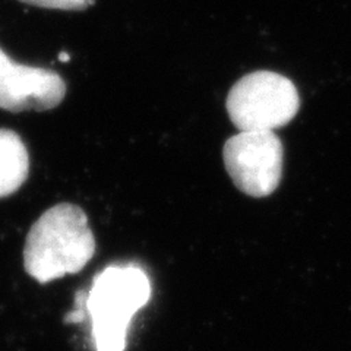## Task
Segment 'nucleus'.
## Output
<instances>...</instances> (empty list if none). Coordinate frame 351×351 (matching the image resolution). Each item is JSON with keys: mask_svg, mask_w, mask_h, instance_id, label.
Listing matches in <instances>:
<instances>
[{"mask_svg": "<svg viewBox=\"0 0 351 351\" xmlns=\"http://www.w3.org/2000/svg\"><path fill=\"white\" fill-rule=\"evenodd\" d=\"M95 252V239L82 208L59 204L32 224L25 240L24 267L41 284L76 274Z\"/></svg>", "mask_w": 351, "mask_h": 351, "instance_id": "obj_1", "label": "nucleus"}, {"mask_svg": "<svg viewBox=\"0 0 351 351\" xmlns=\"http://www.w3.org/2000/svg\"><path fill=\"white\" fill-rule=\"evenodd\" d=\"M151 298L147 274L135 265L108 267L98 274L86 298L97 351H123L128 326Z\"/></svg>", "mask_w": 351, "mask_h": 351, "instance_id": "obj_2", "label": "nucleus"}, {"mask_svg": "<svg viewBox=\"0 0 351 351\" xmlns=\"http://www.w3.org/2000/svg\"><path fill=\"white\" fill-rule=\"evenodd\" d=\"M298 88L285 76L252 72L239 80L228 93L227 112L240 132L272 130L290 123L298 114Z\"/></svg>", "mask_w": 351, "mask_h": 351, "instance_id": "obj_3", "label": "nucleus"}, {"mask_svg": "<svg viewBox=\"0 0 351 351\" xmlns=\"http://www.w3.org/2000/svg\"><path fill=\"white\" fill-rule=\"evenodd\" d=\"M282 144L272 130H250L230 138L223 149L236 188L254 197L269 196L282 176Z\"/></svg>", "mask_w": 351, "mask_h": 351, "instance_id": "obj_4", "label": "nucleus"}, {"mask_svg": "<svg viewBox=\"0 0 351 351\" xmlns=\"http://www.w3.org/2000/svg\"><path fill=\"white\" fill-rule=\"evenodd\" d=\"M66 95V84L56 72L19 64L0 49V108L12 113L47 112Z\"/></svg>", "mask_w": 351, "mask_h": 351, "instance_id": "obj_5", "label": "nucleus"}, {"mask_svg": "<svg viewBox=\"0 0 351 351\" xmlns=\"http://www.w3.org/2000/svg\"><path fill=\"white\" fill-rule=\"evenodd\" d=\"M29 171L28 151L14 130L0 129V197L15 193Z\"/></svg>", "mask_w": 351, "mask_h": 351, "instance_id": "obj_6", "label": "nucleus"}, {"mask_svg": "<svg viewBox=\"0 0 351 351\" xmlns=\"http://www.w3.org/2000/svg\"><path fill=\"white\" fill-rule=\"evenodd\" d=\"M19 2L46 9L82 10L91 3V0H19Z\"/></svg>", "mask_w": 351, "mask_h": 351, "instance_id": "obj_7", "label": "nucleus"}, {"mask_svg": "<svg viewBox=\"0 0 351 351\" xmlns=\"http://www.w3.org/2000/svg\"><path fill=\"white\" fill-rule=\"evenodd\" d=\"M59 59H60L62 62H68L71 58H69L68 53H62V54H59Z\"/></svg>", "mask_w": 351, "mask_h": 351, "instance_id": "obj_8", "label": "nucleus"}]
</instances>
